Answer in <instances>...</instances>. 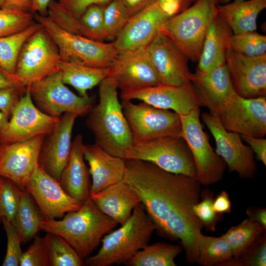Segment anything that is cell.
Listing matches in <instances>:
<instances>
[{
	"instance_id": "obj_22",
	"label": "cell",
	"mask_w": 266,
	"mask_h": 266,
	"mask_svg": "<svg viewBox=\"0 0 266 266\" xmlns=\"http://www.w3.org/2000/svg\"><path fill=\"white\" fill-rule=\"evenodd\" d=\"M78 116L75 113H64L53 130L46 135L40 149L39 166L58 181L69 158L72 132Z\"/></svg>"
},
{
	"instance_id": "obj_43",
	"label": "cell",
	"mask_w": 266,
	"mask_h": 266,
	"mask_svg": "<svg viewBox=\"0 0 266 266\" xmlns=\"http://www.w3.org/2000/svg\"><path fill=\"white\" fill-rule=\"evenodd\" d=\"M7 236L6 254L2 266H19L23 252L21 248V240L13 224L2 221Z\"/></svg>"
},
{
	"instance_id": "obj_57",
	"label": "cell",
	"mask_w": 266,
	"mask_h": 266,
	"mask_svg": "<svg viewBox=\"0 0 266 266\" xmlns=\"http://www.w3.org/2000/svg\"><path fill=\"white\" fill-rule=\"evenodd\" d=\"M4 0H0V8H2Z\"/></svg>"
},
{
	"instance_id": "obj_52",
	"label": "cell",
	"mask_w": 266,
	"mask_h": 266,
	"mask_svg": "<svg viewBox=\"0 0 266 266\" xmlns=\"http://www.w3.org/2000/svg\"><path fill=\"white\" fill-rule=\"evenodd\" d=\"M246 214L248 218L259 223L266 229V209L265 208H249L246 210Z\"/></svg>"
},
{
	"instance_id": "obj_51",
	"label": "cell",
	"mask_w": 266,
	"mask_h": 266,
	"mask_svg": "<svg viewBox=\"0 0 266 266\" xmlns=\"http://www.w3.org/2000/svg\"><path fill=\"white\" fill-rule=\"evenodd\" d=\"M33 0H4L2 8L31 13Z\"/></svg>"
},
{
	"instance_id": "obj_60",
	"label": "cell",
	"mask_w": 266,
	"mask_h": 266,
	"mask_svg": "<svg viewBox=\"0 0 266 266\" xmlns=\"http://www.w3.org/2000/svg\"><path fill=\"white\" fill-rule=\"evenodd\" d=\"M1 177H0V183H1Z\"/></svg>"
},
{
	"instance_id": "obj_54",
	"label": "cell",
	"mask_w": 266,
	"mask_h": 266,
	"mask_svg": "<svg viewBox=\"0 0 266 266\" xmlns=\"http://www.w3.org/2000/svg\"><path fill=\"white\" fill-rule=\"evenodd\" d=\"M51 0H33L31 13H35L41 15H47L48 5Z\"/></svg>"
},
{
	"instance_id": "obj_59",
	"label": "cell",
	"mask_w": 266,
	"mask_h": 266,
	"mask_svg": "<svg viewBox=\"0 0 266 266\" xmlns=\"http://www.w3.org/2000/svg\"><path fill=\"white\" fill-rule=\"evenodd\" d=\"M1 148V144H0V154Z\"/></svg>"
},
{
	"instance_id": "obj_45",
	"label": "cell",
	"mask_w": 266,
	"mask_h": 266,
	"mask_svg": "<svg viewBox=\"0 0 266 266\" xmlns=\"http://www.w3.org/2000/svg\"><path fill=\"white\" fill-rule=\"evenodd\" d=\"M26 91L27 88L23 86L0 88V111L10 119L21 98Z\"/></svg>"
},
{
	"instance_id": "obj_8",
	"label": "cell",
	"mask_w": 266,
	"mask_h": 266,
	"mask_svg": "<svg viewBox=\"0 0 266 266\" xmlns=\"http://www.w3.org/2000/svg\"><path fill=\"white\" fill-rule=\"evenodd\" d=\"M61 60L57 44L42 26L23 44L17 59L15 75L27 88L59 72Z\"/></svg>"
},
{
	"instance_id": "obj_31",
	"label": "cell",
	"mask_w": 266,
	"mask_h": 266,
	"mask_svg": "<svg viewBox=\"0 0 266 266\" xmlns=\"http://www.w3.org/2000/svg\"><path fill=\"white\" fill-rule=\"evenodd\" d=\"M42 217L37 209L31 196L22 189L18 208L13 222L21 240L26 243L33 239L40 230Z\"/></svg>"
},
{
	"instance_id": "obj_18",
	"label": "cell",
	"mask_w": 266,
	"mask_h": 266,
	"mask_svg": "<svg viewBox=\"0 0 266 266\" xmlns=\"http://www.w3.org/2000/svg\"><path fill=\"white\" fill-rule=\"evenodd\" d=\"M226 65L236 94L246 98L266 97V54L250 57L228 49Z\"/></svg>"
},
{
	"instance_id": "obj_38",
	"label": "cell",
	"mask_w": 266,
	"mask_h": 266,
	"mask_svg": "<svg viewBox=\"0 0 266 266\" xmlns=\"http://www.w3.org/2000/svg\"><path fill=\"white\" fill-rule=\"evenodd\" d=\"M22 189L10 180L1 177L0 184V221L13 223Z\"/></svg>"
},
{
	"instance_id": "obj_34",
	"label": "cell",
	"mask_w": 266,
	"mask_h": 266,
	"mask_svg": "<svg viewBox=\"0 0 266 266\" xmlns=\"http://www.w3.org/2000/svg\"><path fill=\"white\" fill-rule=\"evenodd\" d=\"M42 27L35 22L17 33L0 37V67L6 72L15 74L20 51L27 39Z\"/></svg>"
},
{
	"instance_id": "obj_2",
	"label": "cell",
	"mask_w": 266,
	"mask_h": 266,
	"mask_svg": "<svg viewBox=\"0 0 266 266\" xmlns=\"http://www.w3.org/2000/svg\"><path fill=\"white\" fill-rule=\"evenodd\" d=\"M117 89L107 77L100 83L99 101L89 112L86 126L93 133L95 143L109 154L125 159L133 140Z\"/></svg>"
},
{
	"instance_id": "obj_12",
	"label": "cell",
	"mask_w": 266,
	"mask_h": 266,
	"mask_svg": "<svg viewBox=\"0 0 266 266\" xmlns=\"http://www.w3.org/2000/svg\"><path fill=\"white\" fill-rule=\"evenodd\" d=\"M228 131L240 135L264 137L266 134V98H246L235 94L216 115Z\"/></svg>"
},
{
	"instance_id": "obj_55",
	"label": "cell",
	"mask_w": 266,
	"mask_h": 266,
	"mask_svg": "<svg viewBox=\"0 0 266 266\" xmlns=\"http://www.w3.org/2000/svg\"><path fill=\"white\" fill-rule=\"evenodd\" d=\"M9 118L3 112L0 111V131L7 124Z\"/></svg>"
},
{
	"instance_id": "obj_53",
	"label": "cell",
	"mask_w": 266,
	"mask_h": 266,
	"mask_svg": "<svg viewBox=\"0 0 266 266\" xmlns=\"http://www.w3.org/2000/svg\"><path fill=\"white\" fill-rule=\"evenodd\" d=\"M16 86L23 85L19 81L15 74H10L0 67V88Z\"/></svg>"
},
{
	"instance_id": "obj_58",
	"label": "cell",
	"mask_w": 266,
	"mask_h": 266,
	"mask_svg": "<svg viewBox=\"0 0 266 266\" xmlns=\"http://www.w3.org/2000/svg\"><path fill=\"white\" fill-rule=\"evenodd\" d=\"M197 0H191V2L193 3H194L195 2H196Z\"/></svg>"
},
{
	"instance_id": "obj_17",
	"label": "cell",
	"mask_w": 266,
	"mask_h": 266,
	"mask_svg": "<svg viewBox=\"0 0 266 266\" xmlns=\"http://www.w3.org/2000/svg\"><path fill=\"white\" fill-rule=\"evenodd\" d=\"M108 68L107 77L121 90L162 84L147 48L118 53Z\"/></svg>"
},
{
	"instance_id": "obj_5",
	"label": "cell",
	"mask_w": 266,
	"mask_h": 266,
	"mask_svg": "<svg viewBox=\"0 0 266 266\" xmlns=\"http://www.w3.org/2000/svg\"><path fill=\"white\" fill-rule=\"evenodd\" d=\"M218 0H197L170 17L161 31L193 62H198L210 25L217 14Z\"/></svg>"
},
{
	"instance_id": "obj_7",
	"label": "cell",
	"mask_w": 266,
	"mask_h": 266,
	"mask_svg": "<svg viewBox=\"0 0 266 266\" xmlns=\"http://www.w3.org/2000/svg\"><path fill=\"white\" fill-rule=\"evenodd\" d=\"M125 159L150 162L167 171L196 179L193 156L182 136H165L133 142Z\"/></svg>"
},
{
	"instance_id": "obj_4",
	"label": "cell",
	"mask_w": 266,
	"mask_h": 266,
	"mask_svg": "<svg viewBox=\"0 0 266 266\" xmlns=\"http://www.w3.org/2000/svg\"><path fill=\"white\" fill-rule=\"evenodd\" d=\"M117 230L104 235L98 253L85 259L88 266L124 264L148 244L156 230L153 221L141 203L129 219Z\"/></svg>"
},
{
	"instance_id": "obj_21",
	"label": "cell",
	"mask_w": 266,
	"mask_h": 266,
	"mask_svg": "<svg viewBox=\"0 0 266 266\" xmlns=\"http://www.w3.org/2000/svg\"><path fill=\"white\" fill-rule=\"evenodd\" d=\"M147 50L162 84L180 86L191 82L189 58L161 31Z\"/></svg>"
},
{
	"instance_id": "obj_28",
	"label": "cell",
	"mask_w": 266,
	"mask_h": 266,
	"mask_svg": "<svg viewBox=\"0 0 266 266\" xmlns=\"http://www.w3.org/2000/svg\"><path fill=\"white\" fill-rule=\"evenodd\" d=\"M266 8V0L233 1L217 6L218 15L233 34L255 32L259 14Z\"/></svg>"
},
{
	"instance_id": "obj_40",
	"label": "cell",
	"mask_w": 266,
	"mask_h": 266,
	"mask_svg": "<svg viewBox=\"0 0 266 266\" xmlns=\"http://www.w3.org/2000/svg\"><path fill=\"white\" fill-rule=\"evenodd\" d=\"M131 16L120 0H110L104 6L103 19L107 39L115 38Z\"/></svg>"
},
{
	"instance_id": "obj_9",
	"label": "cell",
	"mask_w": 266,
	"mask_h": 266,
	"mask_svg": "<svg viewBox=\"0 0 266 266\" xmlns=\"http://www.w3.org/2000/svg\"><path fill=\"white\" fill-rule=\"evenodd\" d=\"M182 137L185 140L193 156L196 179L207 186L221 181L227 167L224 160L211 146L203 131L200 119V109L180 115Z\"/></svg>"
},
{
	"instance_id": "obj_10",
	"label": "cell",
	"mask_w": 266,
	"mask_h": 266,
	"mask_svg": "<svg viewBox=\"0 0 266 266\" xmlns=\"http://www.w3.org/2000/svg\"><path fill=\"white\" fill-rule=\"evenodd\" d=\"M121 103L133 142L165 136H182L180 116L175 112L142 101L135 104L131 100H122Z\"/></svg>"
},
{
	"instance_id": "obj_47",
	"label": "cell",
	"mask_w": 266,
	"mask_h": 266,
	"mask_svg": "<svg viewBox=\"0 0 266 266\" xmlns=\"http://www.w3.org/2000/svg\"><path fill=\"white\" fill-rule=\"evenodd\" d=\"M157 3L170 17L184 10L192 2L191 0H158Z\"/></svg>"
},
{
	"instance_id": "obj_6",
	"label": "cell",
	"mask_w": 266,
	"mask_h": 266,
	"mask_svg": "<svg viewBox=\"0 0 266 266\" xmlns=\"http://www.w3.org/2000/svg\"><path fill=\"white\" fill-rule=\"evenodd\" d=\"M33 17L55 42L62 61H74L90 66L108 68L119 53L112 42L96 41L68 33L47 15L35 13Z\"/></svg>"
},
{
	"instance_id": "obj_42",
	"label": "cell",
	"mask_w": 266,
	"mask_h": 266,
	"mask_svg": "<svg viewBox=\"0 0 266 266\" xmlns=\"http://www.w3.org/2000/svg\"><path fill=\"white\" fill-rule=\"evenodd\" d=\"M201 200L194 206L195 213L207 231H215L222 215L217 214L213 209V193L208 189L201 190Z\"/></svg>"
},
{
	"instance_id": "obj_35",
	"label": "cell",
	"mask_w": 266,
	"mask_h": 266,
	"mask_svg": "<svg viewBox=\"0 0 266 266\" xmlns=\"http://www.w3.org/2000/svg\"><path fill=\"white\" fill-rule=\"evenodd\" d=\"M104 6L100 4L91 5L79 18H75L73 34L99 41L106 39L103 19Z\"/></svg>"
},
{
	"instance_id": "obj_11",
	"label": "cell",
	"mask_w": 266,
	"mask_h": 266,
	"mask_svg": "<svg viewBox=\"0 0 266 266\" xmlns=\"http://www.w3.org/2000/svg\"><path fill=\"white\" fill-rule=\"evenodd\" d=\"M35 105L44 113L56 117L72 113L79 116L92 108L93 99L77 96L63 82L60 71L27 87Z\"/></svg>"
},
{
	"instance_id": "obj_33",
	"label": "cell",
	"mask_w": 266,
	"mask_h": 266,
	"mask_svg": "<svg viewBox=\"0 0 266 266\" xmlns=\"http://www.w3.org/2000/svg\"><path fill=\"white\" fill-rule=\"evenodd\" d=\"M266 231V229L260 224L248 218L236 226L230 228L221 236L230 245L233 257H237Z\"/></svg>"
},
{
	"instance_id": "obj_37",
	"label": "cell",
	"mask_w": 266,
	"mask_h": 266,
	"mask_svg": "<svg viewBox=\"0 0 266 266\" xmlns=\"http://www.w3.org/2000/svg\"><path fill=\"white\" fill-rule=\"evenodd\" d=\"M230 49L250 57L266 54V36L255 32L233 34Z\"/></svg>"
},
{
	"instance_id": "obj_27",
	"label": "cell",
	"mask_w": 266,
	"mask_h": 266,
	"mask_svg": "<svg viewBox=\"0 0 266 266\" xmlns=\"http://www.w3.org/2000/svg\"><path fill=\"white\" fill-rule=\"evenodd\" d=\"M233 34L230 27L217 14L205 35L197 72H208L226 63V54Z\"/></svg>"
},
{
	"instance_id": "obj_3",
	"label": "cell",
	"mask_w": 266,
	"mask_h": 266,
	"mask_svg": "<svg viewBox=\"0 0 266 266\" xmlns=\"http://www.w3.org/2000/svg\"><path fill=\"white\" fill-rule=\"evenodd\" d=\"M118 224L101 212L89 197L77 210L61 220L43 219L40 230L65 239L83 259L89 257L103 236Z\"/></svg>"
},
{
	"instance_id": "obj_29",
	"label": "cell",
	"mask_w": 266,
	"mask_h": 266,
	"mask_svg": "<svg viewBox=\"0 0 266 266\" xmlns=\"http://www.w3.org/2000/svg\"><path fill=\"white\" fill-rule=\"evenodd\" d=\"M59 66L63 82L72 86L83 97H88V90L109 74V68L90 66L74 61L61 60Z\"/></svg>"
},
{
	"instance_id": "obj_1",
	"label": "cell",
	"mask_w": 266,
	"mask_h": 266,
	"mask_svg": "<svg viewBox=\"0 0 266 266\" xmlns=\"http://www.w3.org/2000/svg\"><path fill=\"white\" fill-rule=\"evenodd\" d=\"M123 181L138 196L159 233L179 241L186 261L196 263L197 237L203 228L194 210L200 198L198 181L137 160H126Z\"/></svg>"
},
{
	"instance_id": "obj_46",
	"label": "cell",
	"mask_w": 266,
	"mask_h": 266,
	"mask_svg": "<svg viewBox=\"0 0 266 266\" xmlns=\"http://www.w3.org/2000/svg\"><path fill=\"white\" fill-rule=\"evenodd\" d=\"M110 0H58L61 6L72 16L79 18L93 4L106 5Z\"/></svg>"
},
{
	"instance_id": "obj_19",
	"label": "cell",
	"mask_w": 266,
	"mask_h": 266,
	"mask_svg": "<svg viewBox=\"0 0 266 266\" xmlns=\"http://www.w3.org/2000/svg\"><path fill=\"white\" fill-rule=\"evenodd\" d=\"M45 135L4 145L0 154V177L7 178L21 189L38 164Z\"/></svg>"
},
{
	"instance_id": "obj_30",
	"label": "cell",
	"mask_w": 266,
	"mask_h": 266,
	"mask_svg": "<svg viewBox=\"0 0 266 266\" xmlns=\"http://www.w3.org/2000/svg\"><path fill=\"white\" fill-rule=\"evenodd\" d=\"M182 251L180 244L166 242L148 244L124 265L128 266H176L175 259Z\"/></svg>"
},
{
	"instance_id": "obj_20",
	"label": "cell",
	"mask_w": 266,
	"mask_h": 266,
	"mask_svg": "<svg viewBox=\"0 0 266 266\" xmlns=\"http://www.w3.org/2000/svg\"><path fill=\"white\" fill-rule=\"evenodd\" d=\"M169 17L157 2L132 16L112 42L118 53L147 48Z\"/></svg>"
},
{
	"instance_id": "obj_23",
	"label": "cell",
	"mask_w": 266,
	"mask_h": 266,
	"mask_svg": "<svg viewBox=\"0 0 266 266\" xmlns=\"http://www.w3.org/2000/svg\"><path fill=\"white\" fill-rule=\"evenodd\" d=\"M191 82L209 113L216 115L235 94L226 63L205 73H193Z\"/></svg>"
},
{
	"instance_id": "obj_14",
	"label": "cell",
	"mask_w": 266,
	"mask_h": 266,
	"mask_svg": "<svg viewBox=\"0 0 266 266\" xmlns=\"http://www.w3.org/2000/svg\"><path fill=\"white\" fill-rule=\"evenodd\" d=\"M59 121L60 117L50 116L38 108L27 90L7 125L0 131V144H10L46 135Z\"/></svg>"
},
{
	"instance_id": "obj_16",
	"label": "cell",
	"mask_w": 266,
	"mask_h": 266,
	"mask_svg": "<svg viewBox=\"0 0 266 266\" xmlns=\"http://www.w3.org/2000/svg\"><path fill=\"white\" fill-rule=\"evenodd\" d=\"M24 189L35 200L43 219L62 218L66 213L78 210L82 204L66 193L59 181L38 164Z\"/></svg>"
},
{
	"instance_id": "obj_32",
	"label": "cell",
	"mask_w": 266,
	"mask_h": 266,
	"mask_svg": "<svg viewBox=\"0 0 266 266\" xmlns=\"http://www.w3.org/2000/svg\"><path fill=\"white\" fill-rule=\"evenodd\" d=\"M197 264L203 266H220L233 257L232 249L221 236L214 237L201 232L197 239Z\"/></svg>"
},
{
	"instance_id": "obj_36",
	"label": "cell",
	"mask_w": 266,
	"mask_h": 266,
	"mask_svg": "<svg viewBox=\"0 0 266 266\" xmlns=\"http://www.w3.org/2000/svg\"><path fill=\"white\" fill-rule=\"evenodd\" d=\"M44 238L49 266H82L85 265L84 260L61 236L47 233Z\"/></svg>"
},
{
	"instance_id": "obj_24",
	"label": "cell",
	"mask_w": 266,
	"mask_h": 266,
	"mask_svg": "<svg viewBox=\"0 0 266 266\" xmlns=\"http://www.w3.org/2000/svg\"><path fill=\"white\" fill-rule=\"evenodd\" d=\"M82 151L92 177L90 195L123 180L126 160L109 154L96 143L83 144Z\"/></svg>"
},
{
	"instance_id": "obj_13",
	"label": "cell",
	"mask_w": 266,
	"mask_h": 266,
	"mask_svg": "<svg viewBox=\"0 0 266 266\" xmlns=\"http://www.w3.org/2000/svg\"><path fill=\"white\" fill-rule=\"evenodd\" d=\"M203 122L213 135L216 152L225 162L230 172L244 179H252L257 171L254 153L245 145L239 134L227 131L217 116L210 113L201 115Z\"/></svg>"
},
{
	"instance_id": "obj_50",
	"label": "cell",
	"mask_w": 266,
	"mask_h": 266,
	"mask_svg": "<svg viewBox=\"0 0 266 266\" xmlns=\"http://www.w3.org/2000/svg\"><path fill=\"white\" fill-rule=\"evenodd\" d=\"M130 16L138 13L146 8L157 2L158 0H120Z\"/></svg>"
},
{
	"instance_id": "obj_56",
	"label": "cell",
	"mask_w": 266,
	"mask_h": 266,
	"mask_svg": "<svg viewBox=\"0 0 266 266\" xmlns=\"http://www.w3.org/2000/svg\"><path fill=\"white\" fill-rule=\"evenodd\" d=\"M239 0H218L219 4H224L230 2L231 1H239Z\"/></svg>"
},
{
	"instance_id": "obj_41",
	"label": "cell",
	"mask_w": 266,
	"mask_h": 266,
	"mask_svg": "<svg viewBox=\"0 0 266 266\" xmlns=\"http://www.w3.org/2000/svg\"><path fill=\"white\" fill-rule=\"evenodd\" d=\"M266 233L259 236L237 257H232L220 266H266Z\"/></svg>"
},
{
	"instance_id": "obj_39",
	"label": "cell",
	"mask_w": 266,
	"mask_h": 266,
	"mask_svg": "<svg viewBox=\"0 0 266 266\" xmlns=\"http://www.w3.org/2000/svg\"><path fill=\"white\" fill-rule=\"evenodd\" d=\"M35 23L31 13L0 8V37L17 33Z\"/></svg>"
},
{
	"instance_id": "obj_44",
	"label": "cell",
	"mask_w": 266,
	"mask_h": 266,
	"mask_svg": "<svg viewBox=\"0 0 266 266\" xmlns=\"http://www.w3.org/2000/svg\"><path fill=\"white\" fill-rule=\"evenodd\" d=\"M20 266H49L47 250L44 237L35 236L33 242L23 253Z\"/></svg>"
},
{
	"instance_id": "obj_26",
	"label": "cell",
	"mask_w": 266,
	"mask_h": 266,
	"mask_svg": "<svg viewBox=\"0 0 266 266\" xmlns=\"http://www.w3.org/2000/svg\"><path fill=\"white\" fill-rule=\"evenodd\" d=\"M83 136L78 134L72 141L68 161L64 168L59 182L69 196L81 203L90 196V173L85 162Z\"/></svg>"
},
{
	"instance_id": "obj_48",
	"label": "cell",
	"mask_w": 266,
	"mask_h": 266,
	"mask_svg": "<svg viewBox=\"0 0 266 266\" xmlns=\"http://www.w3.org/2000/svg\"><path fill=\"white\" fill-rule=\"evenodd\" d=\"M240 136L242 139L251 148L254 154L255 153L256 154L258 159L266 166V139L264 137L259 138L243 135Z\"/></svg>"
},
{
	"instance_id": "obj_15",
	"label": "cell",
	"mask_w": 266,
	"mask_h": 266,
	"mask_svg": "<svg viewBox=\"0 0 266 266\" xmlns=\"http://www.w3.org/2000/svg\"><path fill=\"white\" fill-rule=\"evenodd\" d=\"M122 100H138L157 108L172 110L179 115L200 109L203 104L191 82L180 86H157L121 90Z\"/></svg>"
},
{
	"instance_id": "obj_49",
	"label": "cell",
	"mask_w": 266,
	"mask_h": 266,
	"mask_svg": "<svg viewBox=\"0 0 266 266\" xmlns=\"http://www.w3.org/2000/svg\"><path fill=\"white\" fill-rule=\"evenodd\" d=\"M213 207L218 214L223 215L232 211V203L230 197L226 191H221L213 200Z\"/></svg>"
},
{
	"instance_id": "obj_25",
	"label": "cell",
	"mask_w": 266,
	"mask_h": 266,
	"mask_svg": "<svg viewBox=\"0 0 266 266\" xmlns=\"http://www.w3.org/2000/svg\"><path fill=\"white\" fill-rule=\"evenodd\" d=\"M90 197L101 212L121 225L129 219L133 209L141 203L135 192L123 180Z\"/></svg>"
}]
</instances>
